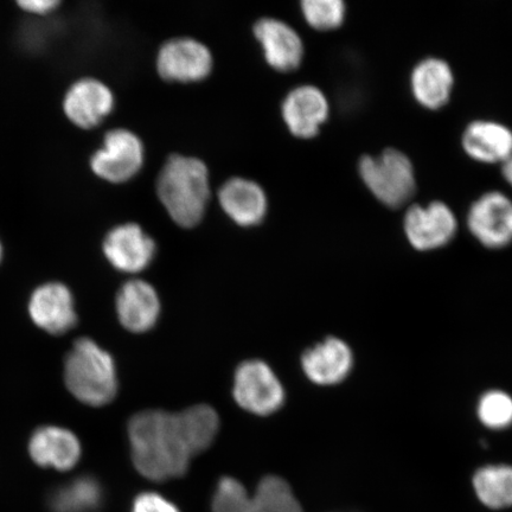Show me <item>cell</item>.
I'll use <instances>...</instances> for the list:
<instances>
[{"label": "cell", "instance_id": "obj_30", "mask_svg": "<svg viewBox=\"0 0 512 512\" xmlns=\"http://www.w3.org/2000/svg\"><path fill=\"white\" fill-rule=\"evenodd\" d=\"M2 255H3V248H2V243H0V260H2Z\"/></svg>", "mask_w": 512, "mask_h": 512}, {"label": "cell", "instance_id": "obj_18", "mask_svg": "<svg viewBox=\"0 0 512 512\" xmlns=\"http://www.w3.org/2000/svg\"><path fill=\"white\" fill-rule=\"evenodd\" d=\"M221 207L242 227H252L265 219L268 203L264 189L251 179L235 177L222 185Z\"/></svg>", "mask_w": 512, "mask_h": 512}, {"label": "cell", "instance_id": "obj_10", "mask_svg": "<svg viewBox=\"0 0 512 512\" xmlns=\"http://www.w3.org/2000/svg\"><path fill=\"white\" fill-rule=\"evenodd\" d=\"M104 254L120 272L139 273L149 267L156 255V243L136 223L115 227L106 235Z\"/></svg>", "mask_w": 512, "mask_h": 512}, {"label": "cell", "instance_id": "obj_16", "mask_svg": "<svg viewBox=\"0 0 512 512\" xmlns=\"http://www.w3.org/2000/svg\"><path fill=\"white\" fill-rule=\"evenodd\" d=\"M254 34L264 49L270 66L280 72L297 69L304 57L302 37L291 25L275 18H262L255 24Z\"/></svg>", "mask_w": 512, "mask_h": 512}, {"label": "cell", "instance_id": "obj_23", "mask_svg": "<svg viewBox=\"0 0 512 512\" xmlns=\"http://www.w3.org/2000/svg\"><path fill=\"white\" fill-rule=\"evenodd\" d=\"M252 496L259 512H304L290 484L279 476L262 478Z\"/></svg>", "mask_w": 512, "mask_h": 512}, {"label": "cell", "instance_id": "obj_15", "mask_svg": "<svg viewBox=\"0 0 512 512\" xmlns=\"http://www.w3.org/2000/svg\"><path fill=\"white\" fill-rule=\"evenodd\" d=\"M115 309L126 330L144 334L157 324L162 306L155 287L144 280H130L121 286Z\"/></svg>", "mask_w": 512, "mask_h": 512}, {"label": "cell", "instance_id": "obj_1", "mask_svg": "<svg viewBox=\"0 0 512 512\" xmlns=\"http://www.w3.org/2000/svg\"><path fill=\"white\" fill-rule=\"evenodd\" d=\"M219 430V415L207 405L179 413L140 412L127 426L133 465L153 482L181 478L187 475L192 458L214 443Z\"/></svg>", "mask_w": 512, "mask_h": 512}, {"label": "cell", "instance_id": "obj_29", "mask_svg": "<svg viewBox=\"0 0 512 512\" xmlns=\"http://www.w3.org/2000/svg\"><path fill=\"white\" fill-rule=\"evenodd\" d=\"M502 165V175L505 182H507L512 188V156L505 160Z\"/></svg>", "mask_w": 512, "mask_h": 512}, {"label": "cell", "instance_id": "obj_6", "mask_svg": "<svg viewBox=\"0 0 512 512\" xmlns=\"http://www.w3.org/2000/svg\"><path fill=\"white\" fill-rule=\"evenodd\" d=\"M144 157V145L137 134L117 128L107 132L104 145L91 158V168L104 181L125 183L142 170Z\"/></svg>", "mask_w": 512, "mask_h": 512}, {"label": "cell", "instance_id": "obj_17", "mask_svg": "<svg viewBox=\"0 0 512 512\" xmlns=\"http://www.w3.org/2000/svg\"><path fill=\"white\" fill-rule=\"evenodd\" d=\"M329 101L319 88L299 86L288 93L283 104V117L288 130L299 138H312L329 117Z\"/></svg>", "mask_w": 512, "mask_h": 512}, {"label": "cell", "instance_id": "obj_8", "mask_svg": "<svg viewBox=\"0 0 512 512\" xmlns=\"http://www.w3.org/2000/svg\"><path fill=\"white\" fill-rule=\"evenodd\" d=\"M467 227L480 245L507 248L512 243V201L499 191H489L472 203Z\"/></svg>", "mask_w": 512, "mask_h": 512}, {"label": "cell", "instance_id": "obj_7", "mask_svg": "<svg viewBox=\"0 0 512 512\" xmlns=\"http://www.w3.org/2000/svg\"><path fill=\"white\" fill-rule=\"evenodd\" d=\"M406 238L416 251L432 252L446 247L457 234L458 221L452 209L444 202L428 206L414 204L403 220Z\"/></svg>", "mask_w": 512, "mask_h": 512}, {"label": "cell", "instance_id": "obj_19", "mask_svg": "<svg viewBox=\"0 0 512 512\" xmlns=\"http://www.w3.org/2000/svg\"><path fill=\"white\" fill-rule=\"evenodd\" d=\"M462 145L466 155L476 162L503 164L512 156V131L496 121H472L465 128Z\"/></svg>", "mask_w": 512, "mask_h": 512}, {"label": "cell", "instance_id": "obj_20", "mask_svg": "<svg viewBox=\"0 0 512 512\" xmlns=\"http://www.w3.org/2000/svg\"><path fill=\"white\" fill-rule=\"evenodd\" d=\"M453 86L454 75L450 64L438 57H427L412 70V94L427 110L437 111L447 105Z\"/></svg>", "mask_w": 512, "mask_h": 512}, {"label": "cell", "instance_id": "obj_25", "mask_svg": "<svg viewBox=\"0 0 512 512\" xmlns=\"http://www.w3.org/2000/svg\"><path fill=\"white\" fill-rule=\"evenodd\" d=\"M211 512H259L252 494L238 479L223 477L217 483Z\"/></svg>", "mask_w": 512, "mask_h": 512}, {"label": "cell", "instance_id": "obj_13", "mask_svg": "<svg viewBox=\"0 0 512 512\" xmlns=\"http://www.w3.org/2000/svg\"><path fill=\"white\" fill-rule=\"evenodd\" d=\"M29 454L38 466L69 471L80 462L82 446L78 435L67 428L43 426L31 435Z\"/></svg>", "mask_w": 512, "mask_h": 512}, {"label": "cell", "instance_id": "obj_4", "mask_svg": "<svg viewBox=\"0 0 512 512\" xmlns=\"http://www.w3.org/2000/svg\"><path fill=\"white\" fill-rule=\"evenodd\" d=\"M360 175L377 200L389 208H401L412 200L416 191L412 160L396 149L360 160Z\"/></svg>", "mask_w": 512, "mask_h": 512}, {"label": "cell", "instance_id": "obj_28", "mask_svg": "<svg viewBox=\"0 0 512 512\" xmlns=\"http://www.w3.org/2000/svg\"><path fill=\"white\" fill-rule=\"evenodd\" d=\"M17 5L31 15L44 16L59 8L61 2L59 0H21Z\"/></svg>", "mask_w": 512, "mask_h": 512}, {"label": "cell", "instance_id": "obj_11", "mask_svg": "<svg viewBox=\"0 0 512 512\" xmlns=\"http://www.w3.org/2000/svg\"><path fill=\"white\" fill-rule=\"evenodd\" d=\"M29 315L38 328L48 334H67L78 323L73 293L61 283L37 287L29 300Z\"/></svg>", "mask_w": 512, "mask_h": 512}, {"label": "cell", "instance_id": "obj_21", "mask_svg": "<svg viewBox=\"0 0 512 512\" xmlns=\"http://www.w3.org/2000/svg\"><path fill=\"white\" fill-rule=\"evenodd\" d=\"M472 488L484 507L491 510L512 508V465L488 464L472 476Z\"/></svg>", "mask_w": 512, "mask_h": 512}, {"label": "cell", "instance_id": "obj_14", "mask_svg": "<svg viewBox=\"0 0 512 512\" xmlns=\"http://www.w3.org/2000/svg\"><path fill=\"white\" fill-rule=\"evenodd\" d=\"M354 354L347 343L336 337L307 349L302 367L307 379L319 386H335L347 380L354 368Z\"/></svg>", "mask_w": 512, "mask_h": 512}, {"label": "cell", "instance_id": "obj_22", "mask_svg": "<svg viewBox=\"0 0 512 512\" xmlns=\"http://www.w3.org/2000/svg\"><path fill=\"white\" fill-rule=\"evenodd\" d=\"M102 502V489L93 477H79L64 484L50 497L53 512H94Z\"/></svg>", "mask_w": 512, "mask_h": 512}, {"label": "cell", "instance_id": "obj_26", "mask_svg": "<svg viewBox=\"0 0 512 512\" xmlns=\"http://www.w3.org/2000/svg\"><path fill=\"white\" fill-rule=\"evenodd\" d=\"M302 9L307 23L318 30L341 27L347 12L342 0H305Z\"/></svg>", "mask_w": 512, "mask_h": 512}, {"label": "cell", "instance_id": "obj_9", "mask_svg": "<svg viewBox=\"0 0 512 512\" xmlns=\"http://www.w3.org/2000/svg\"><path fill=\"white\" fill-rule=\"evenodd\" d=\"M213 55L194 38H174L160 47L157 70L163 79L194 82L206 79L213 69Z\"/></svg>", "mask_w": 512, "mask_h": 512}, {"label": "cell", "instance_id": "obj_12", "mask_svg": "<svg viewBox=\"0 0 512 512\" xmlns=\"http://www.w3.org/2000/svg\"><path fill=\"white\" fill-rule=\"evenodd\" d=\"M114 95L104 82L85 78L73 83L63 99V111L75 126L91 130L110 115Z\"/></svg>", "mask_w": 512, "mask_h": 512}, {"label": "cell", "instance_id": "obj_5", "mask_svg": "<svg viewBox=\"0 0 512 512\" xmlns=\"http://www.w3.org/2000/svg\"><path fill=\"white\" fill-rule=\"evenodd\" d=\"M233 395L245 411L266 416L278 412L285 403V389L267 363L252 360L235 371Z\"/></svg>", "mask_w": 512, "mask_h": 512}, {"label": "cell", "instance_id": "obj_2", "mask_svg": "<svg viewBox=\"0 0 512 512\" xmlns=\"http://www.w3.org/2000/svg\"><path fill=\"white\" fill-rule=\"evenodd\" d=\"M157 194L178 226L192 228L203 219L210 200L209 171L202 160L171 156L160 170Z\"/></svg>", "mask_w": 512, "mask_h": 512}, {"label": "cell", "instance_id": "obj_24", "mask_svg": "<svg viewBox=\"0 0 512 512\" xmlns=\"http://www.w3.org/2000/svg\"><path fill=\"white\" fill-rule=\"evenodd\" d=\"M476 415L490 431L502 432L512 427V396L502 389L486 390L479 396Z\"/></svg>", "mask_w": 512, "mask_h": 512}, {"label": "cell", "instance_id": "obj_3", "mask_svg": "<svg viewBox=\"0 0 512 512\" xmlns=\"http://www.w3.org/2000/svg\"><path fill=\"white\" fill-rule=\"evenodd\" d=\"M64 382L83 405H108L118 393L117 367L110 352L91 338L75 341L64 361Z\"/></svg>", "mask_w": 512, "mask_h": 512}, {"label": "cell", "instance_id": "obj_27", "mask_svg": "<svg viewBox=\"0 0 512 512\" xmlns=\"http://www.w3.org/2000/svg\"><path fill=\"white\" fill-rule=\"evenodd\" d=\"M131 512H182L170 499L155 491L139 494L132 503Z\"/></svg>", "mask_w": 512, "mask_h": 512}]
</instances>
